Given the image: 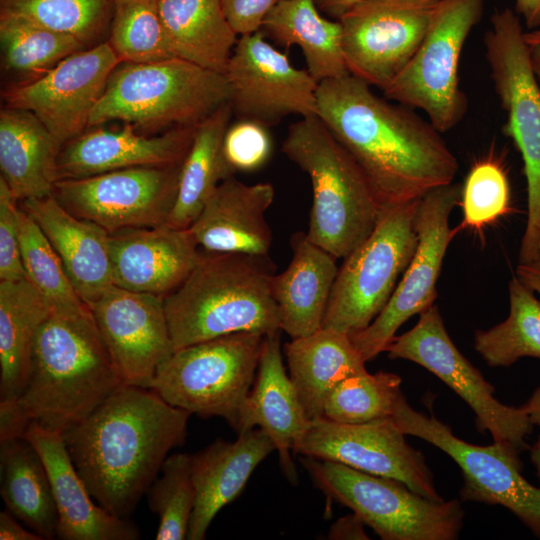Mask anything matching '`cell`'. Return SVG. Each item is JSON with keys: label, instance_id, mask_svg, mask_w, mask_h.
I'll use <instances>...</instances> for the list:
<instances>
[{"label": "cell", "instance_id": "obj_1", "mask_svg": "<svg viewBox=\"0 0 540 540\" xmlns=\"http://www.w3.org/2000/svg\"><path fill=\"white\" fill-rule=\"evenodd\" d=\"M318 117L358 164L382 208L454 182L458 161L441 132L348 74L317 90Z\"/></svg>", "mask_w": 540, "mask_h": 540}, {"label": "cell", "instance_id": "obj_2", "mask_svg": "<svg viewBox=\"0 0 540 540\" xmlns=\"http://www.w3.org/2000/svg\"><path fill=\"white\" fill-rule=\"evenodd\" d=\"M190 415L151 389L122 384L63 438L94 501L127 518L184 444Z\"/></svg>", "mask_w": 540, "mask_h": 540}, {"label": "cell", "instance_id": "obj_3", "mask_svg": "<svg viewBox=\"0 0 540 540\" xmlns=\"http://www.w3.org/2000/svg\"><path fill=\"white\" fill-rule=\"evenodd\" d=\"M122 384L90 308L53 309L34 338L21 395L0 402V440L22 437L31 422L64 434Z\"/></svg>", "mask_w": 540, "mask_h": 540}, {"label": "cell", "instance_id": "obj_4", "mask_svg": "<svg viewBox=\"0 0 540 540\" xmlns=\"http://www.w3.org/2000/svg\"><path fill=\"white\" fill-rule=\"evenodd\" d=\"M273 275L268 255L202 253L187 279L164 297L174 349L236 332L282 331Z\"/></svg>", "mask_w": 540, "mask_h": 540}, {"label": "cell", "instance_id": "obj_5", "mask_svg": "<svg viewBox=\"0 0 540 540\" xmlns=\"http://www.w3.org/2000/svg\"><path fill=\"white\" fill-rule=\"evenodd\" d=\"M282 152L311 179L308 238L345 258L370 235L382 210L369 181L318 116L290 125Z\"/></svg>", "mask_w": 540, "mask_h": 540}, {"label": "cell", "instance_id": "obj_6", "mask_svg": "<svg viewBox=\"0 0 540 540\" xmlns=\"http://www.w3.org/2000/svg\"><path fill=\"white\" fill-rule=\"evenodd\" d=\"M230 98L225 75L180 58L121 62L91 113L89 128L114 120L149 135L163 129L195 127Z\"/></svg>", "mask_w": 540, "mask_h": 540}, {"label": "cell", "instance_id": "obj_7", "mask_svg": "<svg viewBox=\"0 0 540 540\" xmlns=\"http://www.w3.org/2000/svg\"><path fill=\"white\" fill-rule=\"evenodd\" d=\"M484 36L490 77L507 120L503 132L519 150L527 185V222L519 263L537 259L540 240V85L518 14L496 10Z\"/></svg>", "mask_w": 540, "mask_h": 540}, {"label": "cell", "instance_id": "obj_8", "mask_svg": "<svg viewBox=\"0 0 540 540\" xmlns=\"http://www.w3.org/2000/svg\"><path fill=\"white\" fill-rule=\"evenodd\" d=\"M265 335L236 332L175 350L150 389L200 417H222L237 431L253 386Z\"/></svg>", "mask_w": 540, "mask_h": 540}, {"label": "cell", "instance_id": "obj_9", "mask_svg": "<svg viewBox=\"0 0 540 540\" xmlns=\"http://www.w3.org/2000/svg\"><path fill=\"white\" fill-rule=\"evenodd\" d=\"M316 486L353 513L383 540H455L463 527L458 499L436 501L403 482L334 461L302 456Z\"/></svg>", "mask_w": 540, "mask_h": 540}, {"label": "cell", "instance_id": "obj_10", "mask_svg": "<svg viewBox=\"0 0 540 540\" xmlns=\"http://www.w3.org/2000/svg\"><path fill=\"white\" fill-rule=\"evenodd\" d=\"M420 200L382 208L370 235L343 258L322 327L350 336L383 310L417 248Z\"/></svg>", "mask_w": 540, "mask_h": 540}, {"label": "cell", "instance_id": "obj_11", "mask_svg": "<svg viewBox=\"0 0 540 540\" xmlns=\"http://www.w3.org/2000/svg\"><path fill=\"white\" fill-rule=\"evenodd\" d=\"M485 0H441L416 53L383 91L388 100L425 113L441 133L467 111L459 84V62L468 35L480 21Z\"/></svg>", "mask_w": 540, "mask_h": 540}, {"label": "cell", "instance_id": "obj_12", "mask_svg": "<svg viewBox=\"0 0 540 540\" xmlns=\"http://www.w3.org/2000/svg\"><path fill=\"white\" fill-rule=\"evenodd\" d=\"M392 418L404 434L434 445L454 460L463 477L462 501L503 506L540 538V487L523 477L520 449L495 441L487 446L468 443L433 414L413 409L403 393Z\"/></svg>", "mask_w": 540, "mask_h": 540}, {"label": "cell", "instance_id": "obj_13", "mask_svg": "<svg viewBox=\"0 0 540 540\" xmlns=\"http://www.w3.org/2000/svg\"><path fill=\"white\" fill-rule=\"evenodd\" d=\"M390 359L414 362L449 386L475 414L479 432H489L495 442L521 451L534 425L523 408L501 403L495 388L459 351L450 338L441 313L432 305L419 314L415 326L395 336L386 351Z\"/></svg>", "mask_w": 540, "mask_h": 540}, {"label": "cell", "instance_id": "obj_14", "mask_svg": "<svg viewBox=\"0 0 540 540\" xmlns=\"http://www.w3.org/2000/svg\"><path fill=\"white\" fill-rule=\"evenodd\" d=\"M181 165L134 167L60 179L52 195L68 212L108 233L162 226L167 224L176 201Z\"/></svg>", "mask_w": 540, "mask_h": 540}, {"label": "cell", "instance_id": "obj_15", "mask_svg": "<svg viewBox=\"0 0 540 540\" xmlns=\"http://www.w3.org/2000/svg\"><path fill=\"white\" fill-rule=\"evenodd\" d=\"M462 185L450 183L432 189L420 200L417 213L418 244L388 303L365 329L350 338L365 362L385 352L397 330L412 316L434 305L436 285L449 243L452 210L461 200Z\"/></svg>", "mask_w": 540, "mask_h": 540}, {"label": "cell", "instance_id": "obj_16", "mask_svg": "<svg viewBox=\"0 0 540 540\" xmlns=\"http://www.w3.org/2000/svg\"><path fill=\"white\" fill-rule=\"evenodd\" d=\"M441 0H361L338 21L349 73L384 91L412 59Z\"/></svg>", "mask_w": 540, "mask_h": 540}, {"label": "cell", "instance_id": "obj_17", "mask_svg": "<svg viewBox=\"0 0 540 540\" xmlns=\"http://www.w3.org/2000/svg\"><path fill=\"white\" fill-rule=\"evenodd\" d=\"M405 436L392 417L349 424L321 416L310 421L293 452L392 478L424 497L444 500L424 455Z\"/></svg>", "mask_w": 540, "mask_h": 540}, {"label": "cell", "instance_id": "obj_18", "mask_svg": "<svg viewBox=\"0 0 540 540\" xmlns=\"http://www.w3.org/2000/svg\"><path fill=\"white\" fill-rule=\"evenodd\" d=\"M225 77L237 119L270 127L290 114L318 116L319 82L307 69L294 67L261 31L238 37Z\"/></svg>", "mask_w": 540, "mask_h": 540}, {"label": "cell", "instance_id": "obj_19", "mask_svg": "<svg viewBox=\"0 0 540 540\" xmlns=\"http://www.w3.org/2000/svg\"><path fill=\"white\" fill-rule=\"evenodd\" d=\"M119 63L106 41L68 56L34 81L9 86L2 97L5 106L33 113L63 146L89 128Z\"/></svg>", "mask_w": 540, "mask_h": 540}, {"label": "cell", "instance_id": "obj_20", "mask_svg": "<svg viewBox=\"0 0 540 540\" xmlns=\"http://www.w3.org/2000/svg\"><path fill=\"white\" fill-rule=\"evenodd\" d=\"M89 308L124 384L150 389L175 352L164 297L113 285Z\"/></svg>", "mask_w": 540, "mask_h": 540}, {"label": "cell", "instance_id": "obj_21", "mask_svg": "<svg viewBox=\"0 0 540 540\" xmlns=\"http://www.w3.org/2000/svg\"><path fill=\"white\" fill-rule=\"evenodd\" d=\"M124 124L115 130L90 127L65 143L57 160L58 180L126 168L182 164L197 128L175 127L149 135Z\"/></svg>", "mask_w": 540, "mask_h": 540}, {"label": "cell", "instance_id": "obj_22", "mask_svg": "<svg viewBox=\"0 0 540 540\" xmlns=\"http://www.w3.org/2000/svg\"><path fill=\"white\" fill-rule=\"evenodd\" d=\"M109 234L113 283L130 291L165 297L187 279L202 256L189 228L165 224Z\"/></svg>", "mask_w": 540, "mask_h": 540}, {"label": "cell", "instance_id": "obj_23", "mask_svg": "<svg viewBox=\"0 0 540 540\" xmlns=\"http://www.w3.org/2000/svg\"><path fill=\"white\" fill-rule=\"evenodd\" d=\"M22 438L40 454L52 487L61 540H136L138 528L92 500L67 451L63 434L31 422Z\"/></svg>", "mask_w": 540, "mask_h": 540}, {"label": "cell", "instance_id": "obj_24", "mask_svg": "<svg viewBox=\"0 0 540 540\" xmlns=\"http://www.w3.org/2000/svg\"><path fill=\"white\" fill-rule=\"evenodd\" d=\"M273 199L272 184L248 185L231 176L215 188L189 230L206 252L268 255L272 232L265 213Z\"/></svg>", "mask_w": 540, "mask_h": 540}, {"label": "cell", "instance_id": "obj_25", "mask_svg": "<svg viewBox=\"0 0 540 540\" xmlns=\"http://www.w3.org/2000/svg\"><path fill=\"white\" fill-rule=\"evenodd\" d=\"M19 204L38 224L78 295L90 307L114 285L110 234L68 212L53 195Z\"/></svg>", "mask_w": 540, "mask_h": 540}, {"label": "cell", "instance_id": "obj_26", "mask_svg": "<svg viewBox=\"0 0 540 540\" xmlns=\"http://www.w3.org/2000/svg\"><path fill=\"white\" fill-rule=\"evenodd\" d=\"M280 334L281 331L265 335L256 377L236 432L239 434L256 427L262 429L275 445L285 476L296 484L298 476L291 451L311 420L285 371Z\"/></svg>", "mask_w": 540, "mask_h": 540}, {"label": "cell", "instance_id": "obj_27", "mask_svg": "<svg viewBox=\"0 0 540 540\" xmlns=\"http://www.w3.org/2000/svg\"><path fill=\"white\" fill-rule=\"evenodd\" d=\"M275 445L260 428L238 434L235 441L217 439L192 455V478L196 500L187 539L203 540L217 515L245 488L255 468Z\"/></svg>", "mask_w": 540, "mask_h": 540}, {"label": "cell", "instance_id": "obj_28", "mask_svg": "<svg viewBox=\"0 0 540 540\" xmlns=\"http://www.w3.org/2000/svg\"><path fill=\"white\" fill-rule=\"evenodd\" d=\"M290 245V264L273 275L271 291L280 328L293 339L322 327L338 268L337 258L313 243L304 232L294 233Z\"/></svg>", "mask_w": 540, "mask_h": 540}, {"label": "cell", "instance_id": "obj_29", "mask_svg": "<svg viewBox=\"0 0 540 540\" xmlns=\"http://www.w3.org/2000/svg\"><path fill=\"white\" fill-rule=\"evenodd\" d=\"M62 145L30 111L2 107L0 111V170L14 197L52 195L58 181L57 160Z\"/></svg>", "mask_w": 540, "mask_h": 540}, {"label": "cell", "instance_id": "obj_30", "mask_svg": "<svg viewBox=\"0 0 540 540\" xmlns=\"http://www.w3.org/2000/svg\"><path fill=\"white\" fill-rule=\"evenodd\" d=\"M289 376L307 417L323 416L326 400L342 380L365 372L366 362L350 336L321 327L284 345Z\"/></svg>", "mask_w": 540, "mask_h": 540}, {"label": "cell", "instance_id": "obj_31", "mask_svg": "<svg viewBox=\"0 0 540 540\" xmlns=\"http://www.w3.org/2000/svg\"><path fill=\"white\" fill-rule=\"evenodd\" d=\"M259 31L284 47H300L307 71L319 83L350 74L342 50L341 24L323 17L315 0H278Z\"/></svg>", "mask_w": 540, "mask_h": 540}, {"label": "cell", "instance_id": "obj_32", "mask_svg": "<svg viewBox=\"0 0 540 540\" xmlns=\"http://www.w3.org/2000/svg\"><path fill=\"white\" fill-rule=\"evenodd\" d=\"M158 5L175 56L225 75L239 35L221 0H158Z\"/></svg>", "mask_w": 540, "mask_h": 540}, {"label": "cell", "instance_id": "obj_33", "mask_svg": "<svg viewBox=\"0 0 540 540\" xmlns=\"http://www.w3.org/2000/svg\"><path fill=\"white\" fill-rule=\"evenodd\" d=\"M52 311L27 278L0 281V402L21 395L34 338Z\"/></svg>", "mask_w": 540, "mask_h": 540}, {"label": "cell", "instance_id": "obj_34", "mask_svg": "<svg viewBox=\"0 0 540 540\" xmlns=\"http://www.w3.org/2000/svg\"><path fill=\"white\" fill-rule=\"evenodd\" d=\"M0 443V492L7 510L43 539L57 538L56 504L40 454L22 437Z\"/></svg>", "mask_w": 540, "mask_h": 540}, {"label": "cell", "instance_id": "obj_35", "mask_svg": "<svg viewBox=\"0 0 540 540\" xmlns=\"http://www.w3.org/2000/svg\"><path fill=\"white\" fill-rule=\"evenodd\" d=\"M232 115L229 101L197 126L181 165L177 197L167 225L189 228L215 188L236 173L223 152V140Z\"/></svg>", "mask_w": 540, "mask_h": 540}, {"label": "cell", "instance_id": "obj_36", "mask_svg": "<svg viewBox=\"0 0 540 540\" xmlns=\"http://www.w3.org/2000/svg\"><path fill=\"white\" fill-rule=\"evenodd\" d=\"M0 46L2 68L15 76L14 85L34 81L68 56L87 49L71 35L3 13H0Z\"/></svg>", "mask_w": 540, "mask_h": 540}, {"label": "cell", "instance_id": "obj_37", "mask_svg": "<svg viewBox=\"0 0 540 540\" xmlns=\"http://www.w3.org/2000/svg\"><path fill=\"white\" fill-rule=\"evenodd\" d=\"M474 348L490 367H509L523 357L540 359V300L517 276L509 282V314L477 330Z\"/></svg>", "mask_w": 540, "mask_h": 540}, {"label": "cell", "instance_id": "obj_38", "mask_svg": "<svg viewBox=\"0 0 540 540\" xmlns=\"http://www.w3.org/2000/svg\"><path fill=\"white\" fill-rule=\"evenodd\" d=\"M115 0H0V13L71 35L91 48L108 39Z\"/></svg>", "mask_w": 540, "mask_h": 540}, {"label": "cell", "instance_id": "obj_39", "mask_svg": "<svg viewBox=\"0 0 540 540\" xmlns=\"http://www.w3.org/2000/svg\"><path fill=\"white\" fill-rule=\"evenodd\" d=\"M107 41L121 62L153 63L177 58L158 0H115Z\"/></svg>", "mask_w": 540, "mask_h": 540}, {"label": "cell", "instance_id": "obj_40", "mask_svg": "<svg viewBox=\"0 0 540 540\" xmlns=\"http://www.w3.org/2000/svg\"><path fill=\"white\" fill-rule=\"evenodd\" d=\"M17 215L26 278L48 300L54 310L88 309L72 285L54 248L38 224L20 204Z\"/></svg>", "mask_w": 540, "mask_h": 540}, {"label": "cell", "instance_id": "obj_41", "mask_svg": "<svg viewBox=\"0 0 540 540\" xmlns=\"http://www.w3.org/2000/svg\"><path fill=\"white\" fill-rule=\"evenodd\" d=\"M401 393V377L397 374L365 371L335 386L326 400L323 417L349 424L392 417Z\"/></svg>", "mask_w": 540, "mask_h": 540}, {"label": "cell", "instance_id": "obj_42", "mask_svg": "<svg viewBox=\"0 0 540 540\" xmlns=\"http://www.w3.org/2000/svg\"><path fill=\"white\" fill-rule=\"evenodd\" d=\"M191 464L192 455L187 453L167 456L162 475L145 493L150 510L159 517L157 540L187 539L196 500Z\"/></svg>", "mask_w": 540, "mask_h": 540}, {"label": "cell", "instance_id": "obj_43", "mask_svg": "<svg viewBox=\"0 0 540 540\" xmlns=\"http://www.w3.org/2000/svg\"><path fill=\"white\" fill-rule=\"evenodd\" d=\"M463 220L454 231H479L510 211V186L502 165L495 159L477 161L462 185Z\"/></svg>", "mask_w": 540, "mask_h": 540}, {"label": "cell", "instance_id": "obj_44", "mask_svg": "<svg viewBox=\"0 0 540 540\" xmlns=\"http://www.w3.org/2000/svg\"><path fill=\"white\" fill-rule=\"evenodd\" d=\"M223 152L235 172H251L261 168L272 152L268 127L253 120L238 119L229 125L225 133Z\"/></svg>", "mask_w": 540, "mask_h": 540}, {"label": "cell", "instance_id": "obj_45", "mask_svg": "<svg viewBox=\"0 0 540 540\" xmlns=\"http://www.w3.org/2000/svg\"><path fill=\"white\" fill-rule=\"evenodd\" d=\"M19 201L0 177V281L25 279L19 228Z\"/></svg>", "mask_w": 540, "mask_h": 540}, {"label": "cell", "instance_id": "obj_46", "mask_svg": "<svg viewBox=\"0 0 540 540\" xmlns=\"http://www.w3.org/2000/svg\"><path fill=\"white\" fill-rule=\"evenodd\" d=\"M277 0H221L224 13L240 36L260 30L267 13Z\"/></svg>", "mask_w": 540, "mask_h": 540}, {"label": "cell", "instance_id": "obj_47", "mask_svg": "<svg viewBox=\"0 0 540 540\" xmlns=\"http://www.w3.org/2000/svg\"><path fill=\"white\" fill-rule=\"evenodd\" d=\"M366 524L355 513L339 518L330 528L329 539H369L364 530Z\"/></svg>", "mask_w": 540, "mask_h": 540}, {"label": "cell", "instance_id": "obj_48", "mask_svg": "<svg viewBox=\"0 0 540 540\" xmlns=\"http://www.w3.org/2000/svg\"><path fill=\"white\" fill-rule=\"evenodd\" d=\"M8 510L0 513V539L1 540H43L33 530L24 528Z\"/></svg>", "mask_w": 540, "mask_h": 540}, {"label": "cell", "instance_id": "obj_49", "mask_svg": "<svg viewBox=\"0 0 540 540\" xmlns=\"http://www.w3.org/2000/svg\"><path fill=\"white\" fill-rule=\"evenodd\" d=\"M515 10L529 30L540 27V0H515Z\"/></svg>", "mask_w": 540, "mask_h": 540}, {"label": "cell", "instance_id": "obj_50", "mask_svg": "<svg viewBox=\"0 0 540 540\" xmlns=\"http://www.w3.org/2000/svg\"><path fill=\"white\" fill-rule=\"evenodd\" d=\"M361 0H315L320 12L333 20H339L351 7Z\"/></svg>", "mask_w": 540, "mask_h": 540}, {"label": "cell", "instance_id": "obj_51", "mask_svg": "<svg viewBox=\"0 0 540 540\" xmlns=\"http://www.w3.org/2000/svg\"><path fill=\"white\" fill-rule=\"evenodd\" d=\"M516 276L540 296V265L537 263L518 264Z\"/></svg>", "mask_w": 540, "mask_h": 540}, {"label": "cell", "instance_id": "obj_52", "mask_svg": "<svg viewBox=\"0 0 540 540\" xmlns=\"http://www.w3.org/2000/svg\"><path fill=\"white\" fill-rule=\"evenodd\" d=\"M534 426L540 427V385L522 405Z\"/></svg>", "mask_w": 540, "mask_h": 540}, {"label": "cell", "instance_id": "obj_53", "mask_svg": "<svg viewBox=\"0 0 540 540\" xmlns=\"http://www.w3.org/2000/svg\"><path fill=\"white\" fill-rule=\"evenodd\" d=\"M530 460L535 468L536 476L540 483V433L536 441L529 447Z\"/></svg>", "mask_w": 540, "mask_h": 540}, {"label": "cell", "instance_id": "obj_54", "mask_svg": "<svg viewBox=\"0 0 540 540\" xmlns=\"http://www.w3.org/2000/svg\"><path fill=\"white\" fill-rule=\"evenodd\" d=\"M530 51L533 70L540 85V45L530 46Z\"/></svg>", "mask_w": 540, "mask_h": 540}, {"label": "cell", "instance_id": "obj_55", "mask_svg": "<svg viewBox=\"0 0 540 540\" xmlns=\"http://www.w3.org/2000/svg\"><path fill=\"white\" fill-rule=\"evenodd\" d=\"M524 38L529 46L540 45V27L537 29L525 31Z\"/></svg>", "mask_w": 540, "mask_h": 540}, {"label": "cell", "instance_id": "obj_56", "mask_svg": "<svg viewBox=\"0 0 540 540\" xmlns=\"http://www.w3.org/2000/svg\"><path fill=\"white\" fill-rule=\"evenodd\" d=\"M534 263H537L540 265V240H539V245H538L537 259Z\"/></svg>", "mask_w": 540, "mask_h": 540}, {"label": "cell", "instance_id": "obj_57", "mask_svg": "<svg viewBox=\"0 0 540 540\" xmlns=\"http://www.w3.org/2000/svg\"><path fill=\"white\" fill-rule=\"evenodd\" d=\"M278 1V0H277Z\"/></svg>", "mask_w": 540, "mask_h": 540}]
</instances>
